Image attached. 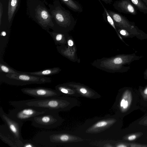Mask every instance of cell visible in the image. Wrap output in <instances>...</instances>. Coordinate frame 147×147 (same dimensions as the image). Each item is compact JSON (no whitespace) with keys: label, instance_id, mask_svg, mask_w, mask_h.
I'll list each match as a JSON object with an SVG mask.
<instances>
[{"label":"cell","instance_id":"obj_26","mask_svg":"<svg viewBox=\"0 0 147 147\" xmlns=\"http://www.w3.org/2000/svg\"><path fill=\"white\" fill-rule=\"evenodd\" d=\"M107 4H111L113 0H101Z\"/></svg>","mask_w":147,"mask_h":147},{"label":"cell","instance_id":"obj_21","mask_svg":"<svg viewBox=\"0 0 147 147\" xmlns=\"http://www.w3.org/2000/svg\"><path fill=\"white\" fill-rule=\"evenodd\" d=\"M23 147H38L40 146L37 144L33 140H22Z\"/></svg>","mask_w":147,"mask_h":147},{"label":"cell","instance_id":"obj_11","mask_svg":"<svg viewBox=\"0 0 147 147\" xmlns=\"http://www.w3.org/2000/svg\"><path fill=\"white\" fill-rule=\"evenodd\" d=\"M0 116L11 132L17 138L22 140L21 129L23 122L17 121L11 118L5 113L1 107H0Z\"/></svg>","mask_w":147,"mask_h":147},{"label":"cell","instance_id":"obj_10","mask_svg":"<svg viewBox=\"0 0 147 147\" xmlns=\"http://www.w3.org/2000/svg\"><path fill=\"white\" fill-rule=\"evenodd\" d=\"M21 90L26 94L37 98L54 97L60 95L56 90L44 87L24 88Z\"/></svg>","mask_w":147,"mask_h":147},{"label":"cell","instance_id":"obj_1","mask_svg":"<svg viewBox=\"0 0 147 147\" xmlns=\"http://www.w3.org/2000/svg\"><path fill=\"white\" fill-rule=\"evenodd\" d=\"M143 56H138L135 53L128 54H119L108 58L97 59L91 63L96 68L111 73H123L130 69L129 65L132 62L139 60Z\"/></svg>","mask_w":147,"mask_h":147},{"label":"cell","instance_id":"obj_30","mask_svg":"<svg viewBox=\"0 0 147 147\" xmlns=\"http://www.w3.org/2000/svg\"><path fill=\"white\" fill-rule=\"evenodd\" d=\"M142 0L147 6V0Z\"/></svg>","mask_w":147,"mask_h":147},{"label":"cell","instance_id":"obj_4","mask_svg":"<svg viewBox=\"0 0 147 147\" xmlns=\"http://www.w3.org/2000/svg\"><path fill=\"white\" fill-rule=\"evenodd\" d=\"M27 9L30 17L47 31L52 29L54 24L49 9L40 0H27Z\"/></svg>","mask_w":147,"mask_h":147},{"label":"cell","instance_id":"obj_24","mask_svg":"<svg viewBox=\"0 0 147 147\" xmlns=\"http://www.w3.org/2000/svg\"><path fill=\"white\" fill-rule=\"evenodd\" d=\"M78 85L80 87V90L82 93L83 94H85L87 92V91L86 88L81 86H79V85Z\"/></svg>","mask_w":147,"mask_h":147},{"label":"cell","instance_id":"obj_27","mask_svg":"<svg viewBox=\"0 0 147 147\" xmlns=\"http://www.w3.org/2000/svg\"><path fill=\"white\" fill-rule=\"evenodd\" d=\"M144 77L145 79H147V68L144 72Z\"/></svg>","mask_w":147,"mask_h":147},{"label":"cell","instance_id":"obj_7","mask_svg":"<svg viewBox=\"0 0 147 147\" xmlns=\"http://www.w3.org/2000/svg\"><path fill=\"white\" fill-rule=\"evenodd\" d=\"M107 11L116 27L127 31L141 40L147 39V34L139 29L134 22L129 21L121 14L112 10Z\"/></svg>","mask_w":147,"mask_h":147},{"label":"cell","instance_id":"obj_28","mask_svg":"<svg viewBox=\"0 0 147 147\" xmlns=\"http://www.w3.org/2000/svg\"><path fill=\"white\" fill-rule=\"evenodd\" d=\"M117 146L119 147H126V146L124 144H121Z\"/></svg>","mask_w":147,"mask_h":147},{"label":"cell","instance_id":"obj_6","mask_svg":"<svg viewBox=\"0 0 147 147\" xmlns=\"http://www.w3.org/2000/svg\"><path fill=\"white\" fill-rule=\"evenodd\" d=\"M58 111L48 110L34 117L31 120L32 125L38 128L50 129L57 127L61 123L62 119Z\"/></svg>","mask_w":147,"mask_h":147},{"label":"cell","instance_id":"obj_29","mask_svg":"<svg viewBox=\"0 0 147 147\" xmlns=\"http://www.w3.org/2000/svg\"><path fill=\"white\" fill-rule=\"evenodd\" d=\"M144 93L145 94L147 95V87L144 90Z\"/></svg>","mask_w":147,"mask_h":147},{"label":"cell","instance_id":"obj_5","mask_svg":"<svg viewBox=\"0 0 147 147\" xmlns=\"http://www.w3.org/2000/svg\"><path fill=\"white\" fill-rule=\"evenodd\" d=\"M0 82L13 86H22L31 84H41L51 83V78L46 76H35L19 71L15 73L1 72Z\"/></svg>","mask_w":147,"mask_h":147},{"label":"cell","instance_id":"obj_12","mask_svg":"<svg viewBox=\"0 0 147 147\" xmlns=\"http://www.w3.org/2000/svg\"><path fill=\"white\" fill-rule=\"evenodd\" d=\"M0 139L10 146L23 147L22 140L16 138L5 124L0 125Z\"/></svg>","mask_w":147,"mask_h":147},{"label":"cell","instance_id":"obj_20","mask_svg":"<svg viewBox=\"0 0 147 147\" xmlns=\"http://www.w3.org/2000/svg\"><path fill=\"white\" fill-rule=\"evenodd\" d=\"M0 71L1 73H15L18 71L12 68L9 66L3 63H0Z\"/></svg>","mask_w":147,"mask_h":147},{"label":"cell","instance_id":"obj_3","mask_svg":"<svg viewBox=\"0 0 147 147\" xmlns=\"http://www.w3.org/2000/svg\"><path fill=\"white\" fill-rule=\"evenodd\" d=\"M59 96L44 98H35L18 101H10L9 104L15 107H30L40 111L48 110L59 111L66 107V100Z\"/></svg>","mask_w":147,"mask_h":147},{"label":"cell","instance_id":"obj_18","mask_svg":"<svg viewBox=\"0 0 147 147\" xmlns=\"http://www.w3.org/2000/svg\"><path fill=\"white\" fill-rule=\"evenodd\" d=\"M98 1H99L100 3L101 4V5L102 6L104 11V12L105 14V16H103L104 18H106V19L107 20V22H108V23L113 28L115 29V31L116 32L119 38L121 39V40L124 42L125 45L127 46H129V45L127 44L124 41L122 37L120 35V34L118 32L117 29L116 28V27L115 26L114 22L112 18L109 15L108 12L107 11V9L105 8V7L104 6L101 2V1L100 0H98Z\"/></svg>","mask_w":147,"mask_h":147},{"label":"cell","instance_id":"obj_15","mask_svg":"<svg viewBox=\"0 0 147 147\" xmlns=\"http://www.w3.org/2000/svg\"><path fill=\"white\" fill-rule=\"evenodd\" d=\"M61 69L58 67H55L51 68H47L40 71L25 73L30 75L42 76H51L57 74L61 71Z\"/></svg>","mask_w":147,"mask_h":147},{"label":"cell","instance_id":"obj_14","mask_svg":"<svg viewBox=\"0 0 147 147\" xmlns=\"http://www.w3.org/2000/svg\"><path fill=\"white\" fill-rule=\"evenodd\" d=\"M56 48L59 53L63 56L73 61H76L77 57L75 45L72 47L68 46L67 48L64 45H62L58 46Z\"/></svg>","mask_w":147,"mask_h":147},{"label":"cell","instance_id":"obj_22","mask_svg":"<svg viewBox=\"0 0 147 147\" xmlns=\"http://www.w3.org/2000/svg\"><path fill=\"white\" fill-rule=\"evenodd\" d=\"M117 31L121 35L126 38H133L135 36L127 31L121 28L118 29Z\"/></svg>","mask_w":147,"mask_h":147},{"label":"cell","instance_id":"obj_8","mask_svg":"<svg viewBox=\"0 0 147 147\" xmlns=\"http://www.w3.org/2000/svg\"><path fill=\"white\" fill-rule=\"evenodd\" d=\"M21 0H0V25L4 24L8 28L12 25L19 8Z\"/></svg>","mask_w":147,"mask_h":147},{"label":"cell","instance_id":"obj_13","mask_svg":"<svg viewBox=\"0 0 147 147\" xmlns=\"http://www.w3.org/2000/svg\"><path fill=\"white\" fill-rule=\"evenodd\" d=\"M114 8L119 12L135 15L137 11L134 6L129 0H119L113 4Z\"/></svg>","mask_w":147,"mask_h":147},{"label":"cell","instance_id":"obj_19","mask_svg":"<svg viewBox=\"0 0 147 147\" xmlns=\"http://www.w3.org/2000/svg\"><path fill=\"white\" fill-rule=\"evenodd\" d=\"M141 12L147 14V6L142 0H129Z\"/></svg>","mask_w":147,"mask_h":147},{"label":"cell","instance_id":"obj_25","mask_svg":"<svg viewBox=\"0 0 147 147\" xmlns=\"http://www.w3.org/2000/svg\"><path fill=\"white\" fill-rule=\"evenodd\" d=\"M136 136L135 135H131L128 137V139L129 140L131 141L135 139Z\"/></svg>","mask_w":147,"mask_h":147},{"label":"cell","instance_id":"obj_23","mask_svg":"<svg viewBox=\"0 0 147 147\" xmlns=\"http://www.w3.org/2000/svg\"><path fill=\"white\" fill-rule=\"evenodd\" d=\"M107 122L105 121H102L97 123L94 125V127L95 128L105 126L107 125Z\"/></svg>","mask_w":147,"mask_h":147},{"label":"cell","instance_id":"obj_17","mask_svg":"<svg viewBox=\"0 0 147 147\" xmlns=\"http://www.w3.org/2000/svg\"><path fill=\"white\" fill-rule=\"evenodd\" d=\"M69 9L76 12H81L83 8L81 5L76 0H60Z\"/></svg>","mask_w":147,"mask_h":147},{"label":"cell","instance_id":"obj_2","mask_svg":"<svg viewBox=\"0 0 147 147\" xmlns=\"http://www.w3.org/2000/svg\"><path fill=\"white\" fill-rule=\"evenodd\" d=\"M49 11L54 24L52 29L55 32L67 33L74 27L76 22L71 13L62 5L59 0L48 4Z\"/></svg>","mask_w":147,"mask_h":147},{"label":"cell","instance_id":"obj_9","mask_svg":"<svg viewBox=\"0 0 147 147\" xmlns=\"http://www.w3.org/2000/svg\"><path fill=\"white\" fill-rule=\"evenodd\" d=\"M45 111H40L30 107H15L10 110L8 115L13 119L23 122L31 121L34 117L44 113Z\"/></svg>","mask_w":147,"mask_h":147},{"label":"cell","instance_id":"obj_16","mask_svg":"<svg viewBox=\"0 0 147 147\" xmlns=\"http://www.w3.org/2000/svg\"><path fill=\"white\" fill-rule=\"evenodd\" d=\"M47 32L52 37L56 45H65L67 43V33H60L53 31L51 32L48 30Z\"/></svg>","mask_w":147,"mask_h":147}]
</instances>
